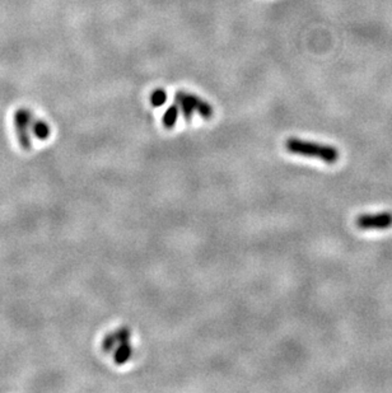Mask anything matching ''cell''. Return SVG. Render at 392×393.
Instances as JSON below:
<instances>
[{"label":"cell","instance_id":"1","mask_svg":"<svg viewBox=\"0 0 392 393\" xmlns=\"http://www.w3.org/2000/svg\"><path fill=\"white\" fill-rule=\"evenodd\" d=\"M286 151L293 154H300L305 157H315V158L321 159L325 163L334 164L339 159V152L336 148L331 145H323L318 142L305 141V140L290 137L285 142Z\"/></svg>","mask_w":392,"mask_h":393},{"label":"cell","instance_id":"2","mask_svg":"<svg viewBox=\"0 0 392 393\" xmlns=\"http://www.w3.org/2000/svg\"><path fill=\"white\" fill-rule=\"evenodd\" d=\"M175 103L178 105L186 121H191L192 114L195 111L199 112L200 116L204 117L205 120H209L213 116L212 106L198 95L191 94V93L177 92L175 94Z\"/></svg>","mask_w":392,"mask_h":393},{"label":"cell","instance_id":"3","mask_svg":"<svg viewBox=\"0 0 392 393\" xmlns=\"http://www.w3.org/2000/svg\"><path fill=\"white\" fill-rule=\"evenodd\" d=\"M32 121H33V116H32L29 110H17L16 115H14V124H16V131L17 136H18V141L24 151H29L32 146L31 137H29L28 132V127L31 126Z\"/></svg>","mask_w":392,"mask_h":393},{"label":"cell","instance_id":"4","mask_svg":"<svg viewBox=\"0 0 392 393\" xmlns=\"http://www.w3.org/2000/svg\"><path fill=\"white\" fill-rule=\"evenodd\" d=\"M355 224L361 229H388L392 227V214H363L357 218Z\"/></svg>","mask_w":392,"mask_h":393},{"label":"cell","instance_id":"5","mask_svg":"<svg viewBox=\"0 0 392 393\" xmlns=\"http://www.w3.org/2000/svg\"><path fill=\"white\" fill-rule=\"evenodd\" d=\"M130 338V330L129 328H120L116 332H112L110 335H107L104 338V342H102V349L105 351H110L117 345V343L127 342Z\"/></svg>","mask_w":392,"mask_h":393},{"label":"cell","instance_id":"6","mask_svg":"<svg viewBox=\"0 0 392 393\" xmlns=\"http://www.w3.org/2000/svg\"><path fill=\"white\" fill-rule=\"evenodd\" d=\"M131 354H133V349H131V346H130L129 343L127 342L120 343V346L116 349V351H115L114 354L115 363L119 365L124 364V363H126L127 360L130 359Z\"/></svg>","mask_w":392,"mask_h":393},{"label":"cell","instance_id":"7","mask_svg":"<svg viewBox=\"0 0 392 393\" xmlns=\"http://www.w3.org/2000/svg\"><path fill=\"white\" fill-rule=\"evenodd\" d=\"M32 132L38 140H46L50 136V126L45 121L41 120H33L31 124Z\"/></svg>","mask_w":392,"mask_h":393},{"label":"cell","instance_id":"8","mask_svg":"<svg viewBox=\"0 0 392 393\" xmlns=\"http://www.w3.org/2000/svg\"><path fill=\"white\" fill-rule=\"evenodd\" d=\"M178 114H180V107H178V105L175 103V105L170 106V107L166 110L165 115H163V125H165L167 129H172L176 122H177Z\"/></svg>","mask_w":392,"mask_h":393},{"label":"cell","instance_id":"9","mask_svg":"<svg viewBox=\"0 0 392 393\" xmlns=\"http://www.w3.org/2000/svg\"><path fill=\"white\" fill-rule=\"evenodd\" d=\"M166 101H167V93H166V90L161 89V88L156 89L151 94V103L154 107H161V106L165 105Z\"/></svg>","mask_w":392,"mask_h":393}]
</instances>
